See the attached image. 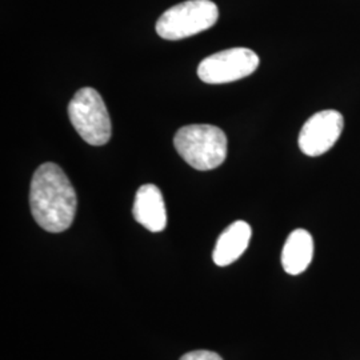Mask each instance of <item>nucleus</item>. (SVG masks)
Wrapping results in <instances>:
<instances>
[{"label":"nucleus","mask_w":360,"mask_h":360,"mask_svg":"<svg viewBox=\"0 0 360 360\" xmlns=\"http://www.w3.org/2000/svg\"><path fill=\"white\" fill-rule=\"evenodd\" d=\"M30 206L43 230L58 233L71 227L77 214V193L58 165L44 163L35 171L30 188Z\"/></svg>","instance_id":"f257e3e1"},{"label":"nucleus","mask_w":360,"mask_h":360,"mask_svg":"<svg viewBox=\"0 0 360 360\" xmlns=\"http://www.w3.org/2000/svg\"><path fill=\"white\" fill-rule=\"evenodd\" d=\"M227 136L211 124L184 126L175 134L174 146L184 162L199 171L218 168L227 158Z\"/></svg>","instance_id":"f03ea898"},{"label":"nucleus","mask_w":360,"mask_h":360,"mask_svg":"<svg viewBox=\"0 0 360 360\" xmlns=\"http://www.w3.org/2000/svg\"><path fill=\"white\" fill-rule=\"evenodd\" d=\"M218 19V6L214 1L187 0L171 7L159 18L156 32L167 40L190 38L211 28Z\"/></svg>","instance_id":"7ed1b4c3"},{"label":"nucleus","mask_w":360,"mask_h":360,"mask_svg":"<svg viewBox=\"0 0 360 360\" xmlns=\"http://www.w3.org/2000/svg\"><path fill=\"white\" fill-rule=\"evenodd\" d=\"M68 116L77 134L91 146H103L110 141L111 119L98 91L91 87L77 91L68 104Z\"/></svg>","instance_id":"20e7f679"},{"label":"nucleus","mask_w":360,"mask_h":360,"mask_svg":"<svg viewBox=\"0 0 360 360\" xmlns=\"http://www.w3.org/2000/svg\"><path fill=\"white\" fill-rule=\"evenodd\" d=\"M257 65L259 56L255 52L235 47L207 56L198 67V75L208 84H224L250 77Z\"/></svg>","instance_id":"39448f33"},{"label":"nucleus","mask_w":360,"mask_h":360,"mask_svg":"<svg viewBox=\"0 0 360 360\" xmlns=\"http://www.w3.org/2000/svg\"><path fill=\"white\" fill-rule=\"evenodd\" d=\"M345 127V117L336 110H323L303 124L297 144L300 151L315 158L326 154L339 141Z\"/></svg>","instance_id":"423d86ee"},{"label":"nucleus","mask_w":360,"mask_h":360,"mask_svg":"<svg viewBox=\"0 0 360 360\" xmlns=\"http://www.w3.org/2000/svg\"><path fill=\"white\" fill-rule=\"evenodd\" d=\"M132 214L148 231L160 232L167 227V211L162 191L155 184H143L138 190Z\"/></svg>","instance_id":"0eeeda50"},{"label":"nucleus","mask_w":360,"mask_h":360,"mask_svg":"<svg viewBox=\"0 0 360 360\" xmlns=\"http://www.w3.org/2000/svg\"><path fill=\"white\" fill-rule=\"evenodd\" d=\"M252 236L251 226L243 221L236 220L229 226L217 240V245L212 252V259L215 264L226 267L238 260L245 254Z\"/></svg>","instance_id":"6e6552de"},{"label":"nucleus","mask_w":360,"mask_h":360,"mask_svg":"<svg viewBox=\"0 0 360 360\" xmlns=\"http://www.w3.org/2000/svg\"><path fill=\"white\" fill-rule=\"evenodd\" d=\"M312 257L314 239L311 233L303 229H297L291 232L282 251L284 271L290 275H299L309 269Z\"/></svg>","instance_id":"1a4fd4ad"},{"label":"nucleus","mask_w":360,"mask_h":360,"mask_svg":"<svg viewBox=\"0 0 360 360\" xmlns=\"http://www.w3.org/2000/svg\"><path fill=\"white\" fill-rule=\"evenodd\" d=\"M180 360H223L217 352L206 351V349H198L183 355Z\"/></svg>","instance_id":"9d476101"}]
</instances>
